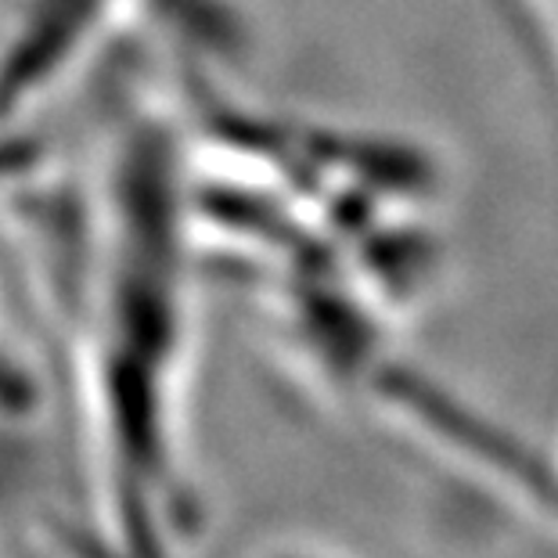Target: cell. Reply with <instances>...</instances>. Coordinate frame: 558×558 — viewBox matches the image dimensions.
I'll list each match as a JSON object with an SVG mask.
<instances>
[{
    "instance_id": "1",
    "label": "cell",
    "mask_w": 558,
    "mask_h": 558,
    "mask_svg": "<svg viewBox=\"0 0 558 558\" xmlns=\"http://www.w3.org/2000/svg\"><path fill=\"white\" fill-rule=\"evenodd\" d=\"M544 4V15H548V26L555 33V40H558V0H541Z\"/></svg>"
}]
</instances>
